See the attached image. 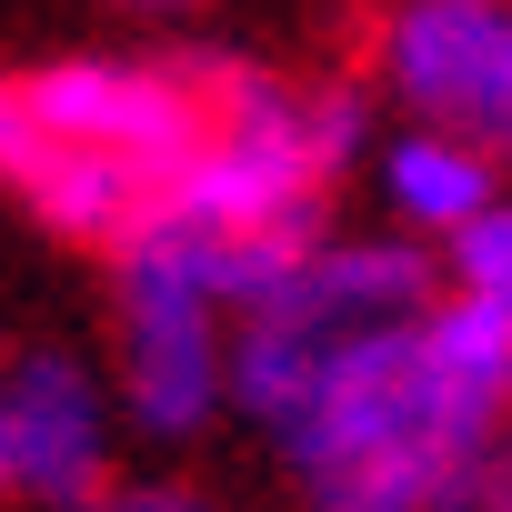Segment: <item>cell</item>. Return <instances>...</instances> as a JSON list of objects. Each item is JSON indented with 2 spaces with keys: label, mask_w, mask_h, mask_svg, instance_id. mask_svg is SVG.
<instances>
[{
  "label": "cell",
  "mask_w": 512,
  "mask_h": 512,
  "mask_svg": "<svg viewBox=\"0 0 512 512\" xmlns=\"http://www.w3.org/2000/svg\"><path fill=\"white\" fill-rule=\"evenodd\" d=\"M121 382H101L81 352H11L0 362V492L31 512H81L111 492V432H121Z\"/></svg>",
  "instance_id": "7"
},
{
  "label": "cell",
  "mask_w": 512,
  "mask_h": 512,
  "mask_svg": "<svg viewBox=\"0 0 512 512\" xmlns=\"http://www.w3.org/2000/svg\"><path fill=\"white\" fill-rule=\"evenodd\" d=\"M372 161V91L352 81H272V71H221L211 131L161 211L201 221L211 241L241 251L262 292L292 251L332 231V191Z\"/></svg>",
  "instance_id": "3"
},
{
  "label": "cell",
  "mask_w": 512,
  "mask_h": 512,
  "mask_svg": "<svg viewBox=\"0 0 512 512\" xmlns=\"http://www.w3.org/2000/svg\"><path fill=\"white\" fill-rule=\"evenodd\" d=\"M442 292V251L412 241V231H322L312 251L241 302V332H231V412L251 432H282V412L382 322H412L422 302Z\"/></svg>",
  "instance_id": "5"
},
{
  "label": "cell",
  "mask_w": 512,
  "mask_h": 512,
  "mask_svg": "<svg viewBox=\"0 0 512 512\" xmlns=\"http://www.w3.org/2000/svg\"><path fill=\"white\" fill-rule=\"evenodd\" d=\"M81 512H211L191 482H111V492H91Z\"/></svg>",
  "instance_id": "10"
},
{
  "label": "cell",
  "mask_w": 512,
  "mask_h": 512,
  "mask_svg": "<svg viewBox=\"0 0 512 512\" xmlns=\"http://www.w3.org/2000/svg\"><path fill=\"white\" fill-rule=\"evenodd\" d=\"M372 101L512 161V0H392L372 21Z\"/></svg>",
  "instance_id": "6"
},
{
  "label": "cell",
  "mask_w": 512,
  "mask_h": 512,
  "mask_svg": "<svg viewBox=\"0 0 512 512\" xmlns=\"http://www.w3.org/2000/svg\"><path fill=\"white\" fill-rule=\"evenodd\" d=\"M211 61H41L0 81V191L61 241L121 251L211 131Z\"/></svg>",
  "instance_id": "2"
},
{
  "label": "cell",
  "mask_w": 512,
  "mask_h": 512,
  "mask_svg": "<svg viewBox=\"0 0 512 512\" xmlns=\"http://www.w3.org/2000/svg\"><path fill=\"white\" fill-rule=\"evenodd\" d=\"M512 442V312L432 292L362 332L272 432L312 512H482Z\"/></svg>",
  "instance_id": "1"
},
{
  "label": "cell",
  "mask_w": 512,
  "mask_h": 512,
  "mask_svg": "<svg viewBox=\"0 0 512 512\" xmlns=\"http://www.w3.org/2000/svg\"><path fill=\"white\" fill-rule=\"evenodd\" d=\"M251 272L181 211H151L111 251V342H121V412L151 442H191L231 412V332Z\"/></svg>",
  "instance_id": "4"
},
{
  "label": "cell",
  "mask_w": 512,
  "mask_h": 512,
  "mask_svg": "<svg viewBox=\"0 0 512 512\" xmlns=\"http://www.w3.org/2000/svg\"><path fill=\"white\" fill-rule=\"evenodd\" d=\"M482 512H512V442H502V462H492V492H482Z\"/></svg>",
  "instance_id": "11"
},
{
  "label": "cell",
  "mask_w": 512,
  "mask_h": 512,
  "mask_svg": "<svg viewBox=\"0 0 512 512\" xmlns=\"http://www.w3.org/2000/svg\"><path fill=\"white\" fill-rule=\"evenodd\" d=\"M442 282L472 292V302H492V312H512V191H502L472 231L442 241Z\"/></svg>",
  "instance_id": "9"
},
{
  "label": "cell",
  "mask_w": 512,
  "mask_h": 512,
  "mask_svg": "<svg viewBox=\"0 0 512 512\" xmlns=\"http://www.w3.org/2000/svg\"><path fill=\"white\" fill-rule=\"evenodd\" d=\"M151 11H161V0H151Z\"/></svg>",
  "instance_id": "12"
},
{
  "label": "cell",
  "mask_w": 512,
  "mask_h": 512,
  "mask_svg": "<svg viewBox=\"0 0 512 512\" xmlns=\"http://www.w3.org/2000/svg\"><path fill=\"white\" fill-rule=\"evenodd\" d=\"M372 201H382V221L392 231H412V241H452V231H472L492 201H502V161L482 151V141H462V131H442V121H392L382 141H372Z\"/></svg>",
  "instance_id": "8"
}]
</instances>
